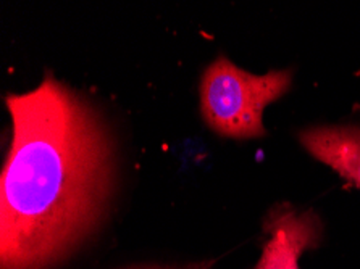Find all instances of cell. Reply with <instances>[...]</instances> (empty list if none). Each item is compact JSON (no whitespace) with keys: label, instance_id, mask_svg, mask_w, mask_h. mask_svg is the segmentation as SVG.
Returning a JSON list of instances; mask_svg holds the SVG:
<instances>
[{"label":"cell","instance_id":"obj_4","mask_svg":"<svg viewBox=\"0 0 360 269\" xmlns=\"http://www.w3.org/2000/svg\"><path fill=\"white\" fill-rule=\"evenodd\" d=\"M299 142L315 160L360 189V126H314L299 133Z\"/></svg>","mask_w":360,"mask_h":269},{"label":"cell","instance_id":"obj_2","mask_svg":"<svg viewBox=\"0 0 360 269\" xmlns=\"http://www.w3.org/2000/svg\"><path fill=\"white\" fill-rule=\"evenodd\" d=\"M292 70L252 74L226 57H218L205 68L200 82V110L212 131L230 139H257L266 134L264 110L288 94Z\"/></svg>","mask_w":360,"mask_h":269},{"label":"cell","instance_id":"obj_1","mask_svg":"<svg viewBox=\"0 0 360 269\" xmlns=\"http://www.w3.org/2000/svg\"><path fill=\"white\" fill-rule=\"evenodd\" d=\"M13 136L0 179L2 269H47L97 226L113 184V148L97 110L46 73L7 96Z\"/></svg>","mask_w":360,"mask_h":269},{"label":"cell","instance_id":"obj_3","mask_svg":"<svg viewBox=\"0 0 360 269\" xmlns=\"http://www.w3.org/2000/svg\"><path fill=\"white\" fill-rule=\"evenodd\" d=\"M266 240L254 269H299V258L319 249L323 224L314 210L297 211L288 203H278L264 221Z\"/></svg>","mask_w":360,"mask_h":269},{"label":"cell","instance_id":"obj_5","mask_svg":"<svg viewBox=\"0 0 360 269\" xmlns=\"http://www.w3.org/2000/svg\"><path fill=\"white\" fill-rule=\"evenodd\" d=\"M214 266V261H200V263H194V265H188V266H143V268H133V269H210Z\"/></svg>","mask_w":360,"mask_h":269}]
</instances>
